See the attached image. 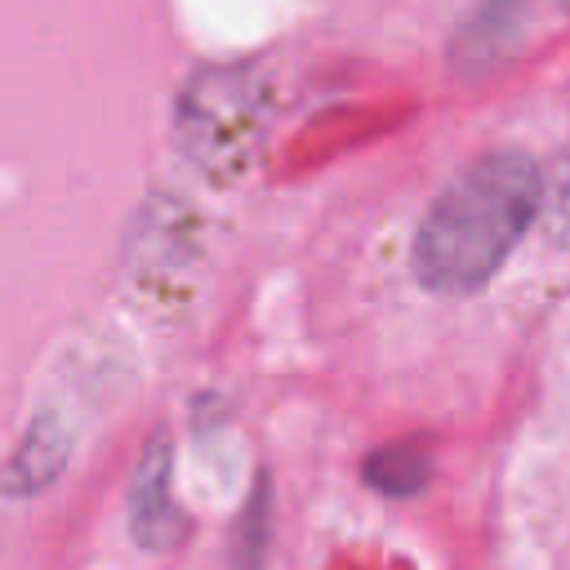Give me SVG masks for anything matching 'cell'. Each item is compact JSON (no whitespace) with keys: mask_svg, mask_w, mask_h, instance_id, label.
<instances>
[{"mask_svg":"<svg viewBox=\"0 0 570 570\" xmlns=\"http://www.w3.org/2000/svg\"><path fill=\"white\" fill-rule=\"evenodd\" d=\"M548 227L561 245H570V151L557 160V174L548 187Z\"/></svg>","mask_w":570,"mask_h":570,"instance_id":"ba28073f","label":"cell"},{"mask_svg":"<svg viewBox=\"0 0 570 570\" xmlns=\"http://www.w3.org/2000/svg\"><path fill=\"white\" fill-rule=\"evenodd\" d=\"M67 459H71V432H67L62 414L58 410H40L27 423V432H22L18 450L9 454V463L0 468V490L18 494V499H31V494L49 490L62 476Z\"/></svg>","mask_w":570,"mask_h":570,"instance_id":"5b68a950","label":"cell"},{"mask_svg":"<svg viewBox=\"0 0 570 570\" xmlns=\"http://www.w3.org/2000/svg\"><path fill=\"white\" fill-rule=\"evenodd\" d=\"M267 512H272V490H267V476H258L254 494L240 508L236 534H232V561H236V570H258V561L267 552V525H272Z\"/></svg>","mask_w":570,"mask_h":570,"instance_id":"52a82bcc","label":"cell"},{"mask_svg":"<svg viewBox=\"0 0 570 570\" xmlns=\"http://www.w3.org/2000/svg\"><path fill=\"white\" fill-rule=\"evenodd\" d=\"M428 476H432V445L423 436H405V441L379 445L365 459V481L379 494H392V499L419 494L428 485Z\"/></svg>","mask_w":570,"mask_h":570,"instance_id":"8992f818","label":"cell"},{"mask_svg":"<svg viewBox=\"0 0 570 570\" xmlns=\"http://www.w3.org/2000/svg\"><path fill=\"white\" fill-rule=\"evenodd\" d=\"M543 205L539 165L525 151H485L423 214L414 272L436 294L481 289L517 249Z\"/></svg>","mask_w":570,"mask_h":570,"instance_id":"6da1fadb","label":"cell"},{"mask_svg":"<svg viewBox=\"0 0 570 570\" xmlns=\"http://www.w3.org/2000/svg\"><path fill=\"white\" fill-rule=\"evenodd\" d=\"M129 276L147 289L178 281V272H187L196 263V223L191 214L169 200V196H151L129 232Z\"/></svg>","mask_w":570,"mask_h":570,"instance_id":"277c9868","label":"cell"},{"mask_svg":"<svg viewBox=\"0 0 570 570\" xmlns=\"http://www.w3.org/2000/svg\"><path fill=\"white\" fill-rule=\"evenodd\" d=\"M267 125L272 85L254 62L200 67L174 98V142L214 187H236L258 165Z\"/></svg>","mask_w":570,"mask_h":570,"instance_id":"7a4b0ae2","label":"cell"},{"mask_svg":"<svg viewBox=\"0 0 570 570\" xmlns=\"http://www.w3.org/2000/svg\"><path fill=\"white\" fill-rule=\"evenodd\" d=\"M174 445L165 432H156L134 468L129 481V534L147 552H169L187 539V517L174 503Z\"/></svg>","mask_w":570,"mask_h":570,"instance_id":"3957f363","label":"cell"}]
</instances>
